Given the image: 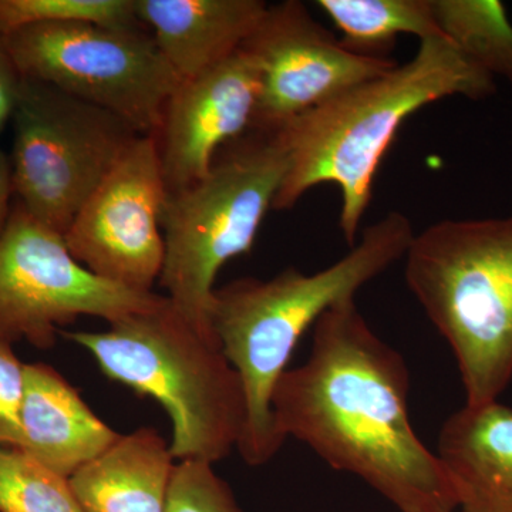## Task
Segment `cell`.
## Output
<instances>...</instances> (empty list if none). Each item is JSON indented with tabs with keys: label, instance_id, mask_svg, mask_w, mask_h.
Returning a JSON list of instances; mask_svg holds the SVG:
<instances>
[{
	"label": "cell",
	"instance_id": "16",
	"mask_svg": "<svg viewBox=\"0 0 512 512\" xmlns=\"http://www.w3.org/2000/svg\"><path fill=\"white\" fill-rule=\"evenodd\" d=\"M174 461L170 443L141 427L77 470L69 485L82 512H165Z\"/></svg>",
	"mask_w": 512,
	"mask_h": 512
},
{
	"label": "cell",
	"instance_id": "8",
	"mask_svg": "<svg viewBox=\"0 0 512 512\" xmlns=\"http://www.w3.org/2000/svg\"><path fill=\"white\" fill-rule=\"evenodd\" d=\"M25 79L50 84L154 136L180 83L144 26L45 23L2 36Z\"/></svg>",
	"mask_w": 512,
	"mask_h": 512
},
{
	"label": "cell",
	"instance_id": "6",
	"mask_svg": "<svg viewBox=\"0 0 512 512\" xmlns=\"http://www.w3.org/2000/svg\"><path fill=\"white\" fill-rule=\"evenodd\" d=\"M288 157L276 133H256L224 147L210 173L168 192L163 211L165 256L161 286L205 338L215 279L222 266L248 254L284 180Z\"/></svg>",
	"mask_w": 512,
	"mask_h": 512
},
{
	"label": "cell",
	"instance_id": "25",
	"mask_svg": "<svg viewBox=\"0 0 512 512\" xmlns=\"http://www.w3.org/2000/svg\"><path fill=\"white\" fill-rule=\"evenodd\" d=\"M443 512H454V511H443Z\"/></svg>",
	"mask_w": 512,
	"mask_h": 512
},
{
	"label": "cell",
	"instance_id": "9",
	"mask_svg": "<svg viewBox=\"0 0 512 512\" xmlns=\"http://www.w3.org/2000/svg\"><path fill=\"white\" fill-rule=\"evenodd\" d=\"M167 296L110 284L80 265L64 237L16 202L0 237V340L47 350L80 316L116 323L153 311Z\"/></svg>",
	"mask_w": 512,
	"mask_h": 512
},
{
	"label": "cell",
	"instance_id": "4",
	"mask_svg": "<svg viewBox=\"0 0 512 512\" xmlns=\"http://www.w3.org/2000/svg\"><path fill=\"white\" fill-rule=\"evenodd\" d=\"M60 335L92 353L111 380L164 407L174 460L215 464L238 447L247 409L237 370L170 299L103 332Z\"/></svg>",
	"mask_w": 512,
	"mask_h": 512
},
{
	"label": "cell",
	"instance_id": "5",
	"mask_svg": "<svg viewBox=\"0 0 512 512\" xmlns=\"http://www.w3.org/2000/svg\"><path fill=\"white\" fill-rule=\"evenodd\" d=\"M404 278L456 357L467 404L512 380V217L443 220L414 234Z\"/></svg>",
	"mask_w": 512,
	"mask_h": 512
},
{
	"label": "cell",
	"instance_id": "7",
	"mask_svg": "<svg viewBox=\"0 0 512 512\" xmlns=\"http://www.w3.org/2000/svg\"><path fill=\"white\" fill-rule=\"evenodd\" d=\"M12 123L16 202L63 237L87 198L140 136L109 111L25 77Z\"/></svg>",
	"mask_w": 512,
	"mask_h": 512
},
{
	"label": "cell",
	"instance_id": "19",
	"mask_svg": "<svg viewBox=\"0 0 512 512\" xmlns=\"http://www.w3.org/2000/svg\"><path fill=\"white\" fill-rule=\"evenodd\" d=\"M0 512H82L69 480L23 451L0 446Z\"/></svg>",
	"mask_w": 512,
	"mask_h": 512
},
{
	"label": "cell",
	"instance_id": "22",
	"mask_svg": "<svg viewBox=\"0 0 512 512\" xmlns=\"http://www.w3.org/2000/svg\"><path fill=\"white\" fill-rule=\"evenodd\" d=\"M25 365L12 345L0 340V446H20V409L25 392Z\"/></svg>",
	"mask_w": 512,
	"mask_h": 512
},
{
	"label": "cell",
	"instance_id": "12",
	"mask_svg": "<svg viewBox=\"0 0 512 512\" xmlns=\"http://www.w3.org/2000/svg\"><path fill=\"white\" fill-rule=\"evenodd\" d=\"M259 89L258 69L242 49L207 72L180 80L154 134L168 192L200 181L222 148L251 133Z\"/></svg>",
	"mask_w": 512,
	"mask_h": 512
},
{
	"label": "cell",
	"instance_id": "18",
	"mask_svg": "<svg viewBox=\"0 0 512 512\" xmlns=\"http://www.w3.org/2000/svg\"><path fill=\"white\" fill-rule=\"evenodd\" d=\"M437 26L470 62L512 86V23L498 0H433Z\"/></svg>",
	"mask_w": 512,
	"mask_h": 512
},
{
	"label": "cell",
	"instance_id": "13",
	"mask_svg": "<svg viewBox=\"0 0 512 512\" xmlns=\"http://www.w3.org/2000/svg\"><path fill=\"white\" fill-rule=\"evenodd\" d=\"M119 439L56 369L26 363L18 450L69 480Z\"/></svg>",
	"mask_w": 512,
	"mask_h": 512
},
{
	"label": "cell",
	"instance_id": "23",
	"mask_svg": "<svg viewBox=\"0 0 512 512\" xmlns=\"http://www.w3.org/2000/svg\"><path fill=\"white\" fill-rule=\"evenodd\" d=\"M23 76L0 36V134L12 120L18 103Z\"/></svg>",
	"mask_w": 512,
	"mask_h": 512
},
{
	"label": "cell",
	"instance_id": "20",
	"mask_svg": "<svg viewBox=\"0 0 512 512\" xmlns=\"http://www.w3.org/2000/svg\"><path fill=\"white\" fill-rule=\"evenodd\" d=\"M138 28L134 0H0V36L45 23Z\"/></svg>",
	"mask_w": 512,
	"mask_h": 512
},
{
	"label": "cell",
	"instance_id": "2",
	"mask_svg": "<svg viewBox=\"0 0 512 512\" xmlns=\"http://www.w3.org/2000/svg\"><path fill=\"white\" fill-rule=\"evenodd\" d=\"M495 79L443 35L420 40L412 60L357 84L276 131L288 167L274 211H288L316 185L339 188V228L352 248L369 210L377 171L404 121L448 97L483 100Z\"/></svg>",
	"mask_w": 512,
	"mask_h": 512
},
{
	"label": "cell",
	"instance_id": "17",
	"mask_svg": "<svg viewBox=\"0 0 512 512\" xmlns=\"http://www.w3.org/2000/svg\"><path fill=\"white\" fill-rule=\"evenodd\" d=\"M315 5L338 28L342 45L363 56L387 57L400 35L420 40L443 35L433 0H318Z\"/></svg>",
	"mask_w": 512,
	"mask_h": 512
},
{
	"label": "cell",
	"instance_id": "14",
	"mask_svg": "<svg viewBox=\"0 0 512 512\" xmlns=\"http://www.w3.org/2000/svg\"><path fill=\"white\" fill-rule=\"evenodd\" d=\"M178 79L207 72L237 53L264 18V0H134Z\"/></svg>",
	"mask_w": 512,
	"mask_h": 512
},
{
	"label": "cell",
	"instance_id": "11",
	"mask_svg": "<svg viewBox=\"0 0 512 512\" xmlns=\"http://www.w3.org/2000/svg\"><path fill=\"white\" fill-rule=\"evenodd\" d=\"M241 49L255 63L261 84L251 130L256 133H276L309 110L399 64L390 57L352 52L299 0L268 5Z\"/></svg>",
	"mask_w": 512,
	"mask_h": 512
},
{
	"label": "cell",
	"instance_id": "24",
	"mask_svg": "<svg viewBox=\"0 0 512 512\" xmlns=\"http://www.w3.org/2000/svg\"><path fill=\"white\" fill-rule=\"evenodd\" d=\"M15 194L13 190L12 165L10 157L6 156L5 151L0 148V237L8 227L10 214V198Z\"/></svg>",
	"mask_w": 512,
	"mask_h": 512
},
{
	"label": "cell",
	"instance_id": "10",
	"mask_svg": "<svg viewBox=\"0 0 512 512\" xmlns=\"http://www.w3.org/2000/svg\"><path fill=\"white\" fill-rule=\"evenodd\" d=\"M167 197L156 137L137 136L64 234L70 254L110 284L153 292L164 265Z\"/></svg>",
	"mask_w": 512,
	"mask_h": 512
},
{
	"label": "cell",
	"instance_id": "3",
	"mask_svg": "<svg viewBox=\"0 0 512 512\" xmlns=\"http://www.w3.org/2000/svg\"><path fill=\"white\" fill-rule=\"evenodd\" d=\"M414 234L412 221L392 211L369 225L348 255L316 274L288 268L271 279H235L215 289L210 325L244 389L247 416L237 450L249 466L268 463L284 446L272 393L306 330L403 259Z\"/></svg>",
	"mask_w": 512,
	"mask_h": 512
},
{
	"label": "cell",
	"instance_id": "15",
	"mask_svg": "<svg viewBox=\"0 0 512 512\" xmlns=\"http://www.w3.org/2000/svg\"><path fill=\"white\" fill-rule=\"evenodd\" d=\"M437 456L463 512H512V409L464 404L439 434Z\"/></svg>",
	"mask_w": 512,
	"mask_h": 512
},
{
	"label": "cell",
	"instance_id": "1",
	"mask_svg": "<svg viewBox=\"0 0 512 512\" xmlns=\"http://www.w3.org/2000/svg\"><path fill=\"white\" fill-rule=\"evenodd\" d=\"M409 392L404 357L373 332L355 298L345 299L316 320L306 362L276 383L275 430L359 477L397 510L454 511L446 468L410 421Z\"/></svg>",
	"mask_w": 512,
	"mask_h": 512
},
{
	"label": "cell",
	"instance_id": "21",
	"mask_svg": "<svg viewBox=\"0 0 512 512\" xmlns=\"http://www.w3.org/2000/svg\"><path fill=\"white\" fill-rule=\"evenodd\" d=\"M214 464L185 460L175 464L165 512H242Z\"/></svg>",
	"mask_w": 512,
	"mask_h": 512
}]
</instances>
